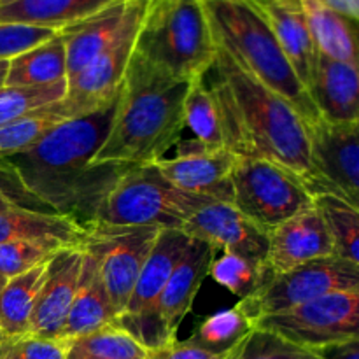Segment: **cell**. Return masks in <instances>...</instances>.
<instances>
[{"mask_svg": "<svg viewBox=\"0 0 359 359\" xmlns=\"http://www.w3.org/2000/svg\"><path fill=\"white\" fill-rule=\"evenodd\" d=\"M231 189V203L269 233L312 207L314 200L297 174L276 161L255 156H235Z\"/></svg>", "mask_w": 359, "mask_h": 359, "instance_id": "52a82bcc", "label": "cell"}, {"mask_svg": "<svg viewBox=\"0 0 359 359\" xmlns=\"http://www.w3.org/2000/svg\"><path fill=\"white\" fill-rule=\"evenodd\" d=\"M174 158L154 161L161 175L181 191L210 202H233L231 170L235 154L226 147L203 146L198 140L179 142Z\"/></svg>", "mask_w": 359, "mask_h": 359, "instance_id": "5bb4252c", "label": "cell"}, {"mask_svg": "<svg viewBox=\"0 0 359 359\" xmlns=\"http://www.w3.org/2000/svg\"><path fill=\"white\" fill-rule=\"evenodd\" d=\"M83 112L67 98L37 109L23 118L0 126V161H6L37 142L46 132Z\"/></svg>", "mask_w": 359, "mask_h": 359, "instance_id": "83f0119b", "label": "cell"}, {"mask_svg": "<svg viewBox=\"0 0 359 359\" xmlns=\"http://www.w3.org/2000/svg\"><path fill=\"white\" fill-rule=\"evenodd\" d=\"M133 53L172 76L205 77L217 42L202 0H149Z\"/></svg>", "mask_w": 359, "mask_h": 359, "instance_id": "5b68a950", "label": "cell"}, {"mask_svg": "<svg viewBox=\"0 0 359 359\" xmlns=\"http://www.w3.org/2000/svg\"><path fill=\"white\" fill-rule=\"evenodd\" d=\"M214 258L216 249L202 241L189 238L184 252L175 263L160 300L161 323L172 340L177 339L179 326L193 309L200 286L209 276Z\"/></svg>", "mask_w": 359, "mask_h": 359, "instance_id": "ffe728a7", "label": "cell"}, {"mask_svg": "<svg viewBox=\"0 0 359 359\" xmlns=\"http://www.w3.org/2000/svg\"><path fill=\"white\" fill-rule=\"evenodd\" d=\"M56 249L44 244L27 241H14L0 244V277L13 279L56 255Z\"/></svg>", "mask_w": 359, "mask_h": 359, "instance_id": "d590c367", "label": "cell"}, {"mask_svg": "<svg viewBox=\"0 0 359 359\" xmlns=\"http://www.w3.org/2000/svg\"><path fill=\"white\" fill-rule=\"evenodd\" d=\"M116 100L60 123L37 142L6 160L23 188L53 212L83 226L93 223L102 198L126 168L93 165L111 126Z\"/></svg>", "mask_w": 359, "mask_h": 359, "instance_id": "6da1fadb", "label": "cell"}, {"mask_svg": "<svg viewBox=\"0 0 359 359\" xmlns=\"http://www.w3.org/2000/svg\"><path fill=\"white\" fill-rule=\"evenodd\" d=\"M83 258L84 252L81 245L62 249L53 256L48 276L32 311L28 333L44 339L62 340L63 326L81 279Z\"/></svg>", "mask_w": 359, "mask_h": 359, "instance_id": "2e32d148", "label": "cell"}, {"mask_svg": "<svg viewBox=\"0 0 359 359\" xmlns=\"http://www.w3.org/2000/svg\"><path fill=\"white\" fill-rule=\"evenodd\" d=\"M309 93L325 121L359 123V74L354 63L319 53Z\"/></svg>", "mask_w": 359, "mask_h": 359, "instance_id": "44dd1931", "label": "cell"}, {"mask_svg": "<svg viewBox=\"0 0 359 359\" xmlns=\"http://www.w3.org/2000/svg\"><path fill=\"white\" fill-rule=\"evenodd\" d=\"M314 353L319 359H359V337L319 347Z\"/></svg>", "mask_w": 359, "mask_h": 359, "instance_id": "60d3db41", "label": "cell"}, {"mask_svg": "<svg viewBox=\"0 0 359 359\" xmlns=\"http://www.w3.org/2000/svg\"><path fill=\"white\" fill-rule=\"evenodd\" d=\"M60 32L18 23H0V62H9L21 53L42 44Z\"/></svg>", "mask_w": 359, "mask_h": 359, "instance_id": "74e56055", "label": "cell"}, {"mask_svg": "<svg viewBox=\"0 0 359 359\" xmlns=\"http://www.w3.org/2000/svg\"><path fill=\"white\" fill-rule=\"evenodd\" d=\"M149 0H135L128 21L118 37L67 84V100L83 114L102 107L118 97L130 60L135 49V39Z\"/></svg>", "mask_w": 359, "mask_h": 359, "instance_id": "4fadbf2b", "label": "cell"}, {"mask_svg": "<svg viewBox=\"0 0 359 359\" xmlns=\"http://www.w3.org/2000/svg\"><path fill=\"white\" fill-rule=\"evenodd\" d=\"M67 83V55L62 34L9 60L6 86H44Z\"/></svg>", "mask_w": 359, "mask_h": 359, "instance_id": "d4e9b609", "label": "cell"}, {"mask_svg": "<svg viewBox=\"0 0 359 359\" xmlns=\"http://www.w3.org/2000/svg\"><path fill=\"white\" fill-rule=\"evenodd\" d=\"M226 353H210V351L196 347L188 340L179 342L177 339L156 349L147 351L146 359H224Z\"/></svg>", "mask_w": 359, "mask_h": 359, "instance_id": "ab89813d", "label": "cell"}, {"mask_svg": "<svg viewBox=\"0 0 359 359\" xmlns=\"http://www.w3.org/2000/svg\"><path fill=\"white\" fill-rule=\"evenodd\" d=\"M118 0H0V23L62 32L74 27Z\"/></svg>", "mask_w": 359, "mask_h": 359, "instance_id": "603a6c76", "label": "cell"}, {"mask_svg": "<svg viewBox=\"0 0 359 359\" xmlns=\"http://www.w3.org/2000/svg\"><path fill=\"white\" fill-rule=\"evenodd\" d=\"M4 339V333H2V330H0V340Z\"/></svg>", "mask_w": 359, "mask_h": 359, "instance_id": "f6af8a7d", "label": "cell"}, {"mask_svg": "<svg viewBox=\"0 0 359 359\" xmlns=\"http://www.w3.org/2000/svg\"><path fill=\"white\" fill-rule=\"evenodd\" d=\"M209 203L214 202L172 186L154 163L142 165L119 175L95 210L91 224L181 230L196 210Z\"/></svg>", "mask_w": 359, "mask_h": 359, "instance_id": "8992f818", "label": "cell"}, {"mask_svg": "<svg viewBox=\"0 0 359 359\" xmlns=\"http://www.w3.org/2000/svg\"><path fill=\"white\" fill-rule=\"evenodd\" d=\"M255 326L305 349L359 337V291H337L304 305L263 316Z\"/></svg>", "mask_w": 359, "mask_h": 359, "instance_id": "8fae6325", "label": "cell"}, {"mask_svg": "<svg viewBox=\"0 0 359 359\" xmlns=\"http://www.w3.org/2000/svg\"><path fill=\"white\" fill-rule=\"evenodd\" d=\"M209 276L231 294L248 298L255 293L265 277V270L233 252H223L210 263Z\"/></svg>", "mask_w": 359, "mask_h": 359, "instance_id": "e575fe53", "label": "cell"}, {"mask_svg": "<svg viewBox=\"0 0 359 359\" xmlns=\"http://www.w3.org/2000/svg\"><path fill=\"white\" fill-rule=\"evenodd\" d=\"M184 126L191 130L195 139L203 146L224 147L219 107L205 84V77L189 81L184 98Z\"/></svg>", "mask_w": 359, "mask_h": 359, "instance_id": "4dcf8cb0", "label": "cell"}, {"mask_svg": "<svg viewBox=\"0 0 359 359\" xmlns=\"http://www.w3.org/2000/svg\"><path fill=\"white\" fill-rule=\"evenodd\" d=\"M202 6L217 46L249 76L290 102L307 125L318 121L319 112L309 90L262 14L245 0H202Z\"/></svg>", "mask_w": 359, "mask_h": 359, "instance_id": "277c9868", "label": "cell"}, {"mask_svg": "<svg viewBox=\"0 0 359 359\" xmlns=\"http://www.w3.org/2000/svg\"><path fill=\"white\" fill-rule=\"evenodd\" d=\"M189 238H196L216 251L233 252L265 270L269 231L252 223L233 203L214 202L196 210L184 224Z\"/></svg>", "mask_w": 359, "mask_h": 359, "instance_id": "9a60e30c", "label": "cell"}, {"mask_svg": "<svg viewBox=\"0 0 359 359\" xmlns=\"http://www.w3.org/2000/svg\"><path fill=\"white\" fill-rule=\"evenodd\" d=\"M67 97V83L0 88V126Z\"/></svg>", "mask_w": 359, "mask_h": 359, "instance_id": "836d02e7", "label": "cell"}, {"mask_svg": "<svg viewBox=\"0 0 359 359\" xmlns=\"http://www.w3.org/2000/svg\"><path fill=\"white\" fill-rule=\"evenodd\" d=\"M116 321L118 318H116L107 290L102 283L97 263L88 252H84L81 279L77 284L72 307L67 316L65 326H63L62 340L70 342V340L79 339V337L88 335V333Z\"/></svg>", "mask_w": 359, "mask_h": 359, "instance_id": "cb8c5ba5", "label": "cell"}, {"mask_svg": "<svg viewBox=\"0 0 359 359\" xmlns=\"http://www.w3.org/2000/svg\"><path fill=\"white\" fill-rule=\"evenodd\" d=\"M189 237L181 230H161L140 270L125 312L118 325L140 346L149 349L172 342L160 318V300L175 263L188 245Z\"/></svg>", "mask_w": 359, "mask_h": 359, "instance_id": "9c48e42d", "label": "cell"}, {"mask_svg": "<svg viewBox=\"0 0 359 359\" xmlns=\"http://www.w3.org/2000/svg\"><path fill=\"white\" fill-rule=\"evenodd\" d=\"M318 195H335L359 207V123L307 125Z\"/></svg>", "mask_w": 359, "mask_h": 359, "instance_id": "7c38bea8", "label": "cell"}, {"mask_svg": "<svg viewBox=\"0 0 359 359\" xmlns=\"http://www.w3.org/2000/svg\"><path fill=\"white\" fill-rule=\"evenodd\" d=\"M189 81L151 65L133 53L111 126L93 165L132 168L151 165L181 142Z\"/></svg>", "mask_w": 359, "mask_h": 359, "instance_id": "3957f363", "label": "cell"}, {"mask_svg": "<svg viewBox=\"0 0 359 359\" xmlns=\"http://www.w3.org/2000/svg\"><path fill=\"white\" fill-rule=\"evenodd\" d=\"M0 200L20 203V205L30 207V209L48 210L23 188L20 179L16 177L13 168H11L6 161H0Z\"/></svg>", "mask_w": 359, "mask_h": 359, "instance_id": "f35d334b", "label": "cell"}, {"mask_svg": "<svg viewBox=\"0 0 359 359\" xmlns=\"http://www.w3.org/2000/svg\"><path fill=\"white\" fill-rule=\"evenodd\" d=\"M245 2L251 4L269 23L294 74L309 90L319 51L309 30L302 0H245Z\"/></svg>", "mask_w": 359, "mask_h": 359, "instance_id": "d6986e66", "label": "cell"}, {"mask_svg": "<svg viewBox=\"0 0 359 359\" xmlns=\"http://www.w3.org/2000/svg\"><path fill=\"white\" fill-rule=\"evenodd\" d=\"M312 205L333 242L335 256L359 266V207L335 195H316Z\"/></svg>", "mask_w": 359, "mask_h": 359, "instance_id": "f1b7e54d", "label": "cell"}, {"mask_svg": "<svg viewBox=\"0 0 359 359\" xmlns=\"http://www.w3.org/2000/svg\"><path fill=\"white\" fill-rule=\"evenodd\" d=\"M135 0H118L95 16L62 30L67 55V84L83 72L112 41L128 21Z\"/></svg>", "mask_w": 359, "mask_h": 359, "instance_id": "7402d4cb", "label": "cell"}, {"mask_svg": "<svg viewBox=\"0 0 359 359\" xmlns=\"http://www.w3.org/2000/svg\"><path fill=\"white\" fill-rule=\"evenodd\" d=\"M49 262L51 259L21 276L7 279V283L0 290V330L4 337L28 333L32 311L48 276Z\"/></svg>", "mask_w": 359, "mask_h": 359, "instance_id": "4316f807", "label": "cell"}, {"mask_svg": "<svg viewBox=\"0 0 359 359\" xmlns=\"http://www.w3.org/2000/svg\"><path fill=\"white\" fill-rule=\"evenodd\" d=\"M326 9L356 23L359 18V0H318Z\"/></svg>", "mask_w": 359, "mask_h": 359, "instance_id": "b9f144b4", "label": "cell"}, {"mask_svg": "<svg viewBox=\"0 0 359 359\" xmlns=\"http://www.w3.org/2000/svg\"><path fill=\"white\" fill-rule=\"evenodd\" d=\"M6 283H7V280L4 279V277H0V290H2V287H4V284H6Z\"/></svg>", "mask_w": 359, "mask_h": 359, "instance_id": "ee69618b", "label": "cell"}, {"mask_svg": "<svg viewBox=\"0 0 359 359\" xmlns=\"http://www.w3.org/2000/svg\"><path fill=\"white\" fill-rule=\"evenodd\" d=\"M337 291H359V266L328 256L283 273H265L258 290L238 305L256 323Z\"/></svg>", "mask_w": 359, "mask_h": 359, "instance_id": "ba28073f", "label": "cell"}, {"mask_svg": "<svg viewBox=\"0 0 359 359\" xmlns=\"http://www.w3.org/2000/svg\"><path fill=\"white\" fill-rule=\"evenodd\" d=\"M69 344L44 339L34 333L4 337L0 340V359H67Z\"/></svg>", "mask_w": 359, "mask_h": 359, "instance_id": "8d00e7d4", "label": "cell"}, {"mask_svg": "<svg viewBox=\"0 0 359 359\" xmlns=\"http://www.w3.org/2000/svg\"><path fill=\"white\" fill-rule=\"evenodd\" d=\"M328 256H335L332 237L312 205L270 231L265 273H283Z\"/></svg>", "mask_w": 359, "mask_h": 359, "instance_id": "e0dca14e", "label": "cell"}, {"mask_svg": "<svg viewBox=\"0 0 359 359\" xmlns=\"http://www.w3.org/2000/svg\"><path fill=\"white\" fill-rule=\"evenodd\" d=\"M224 359H319L311 349L255 326L226 353Z\"/></svg>", "mask_w": 359, "mask_h": 359, "instance_id": "d6a6232c", "label": "cell"}, {"mask_svg": "<svg viewBox=\"0 0 359 359\" xmlns=\"http://www.w3.org/2000/svg\"><path fill=\"white\" fill-rule=\"evenodd\" d=\"M160 231L153 226H88L81 248L97 263L118 319L125 312L137 277Z\"/></svg>", "mask_w": 359, "mask_h": 359, "instance_id": "30bf717a", "label": "cell"}, {"mask_svg": "<svg viewBox=\"0 0 359 359\" xmlns=\"http://www.w3.org/2000/svg\"><path fill=\"white\" fill-rule=\"evenodd\" d=\"M86 230L70 216L0 200V244L27 241L62 251L81 245Z\"/></svg>", "mask_w": 359, "mask_h": 359, "instance_id": "ac0fdd59", "label": "cell"}, {"mask_svg": "<svg viewBox=\"0 0 359 359\" xmlns=\"http://www.w3.org/2000/svg\"><path fill=\"white\" fill-rule=\"evenodd\" d=\"M209 88L223 123L224 147L235 156L272 160L297 174L312 196L318 179L311 161L307 123L280 95L266 88L217 46Z\"/></svg>", "mask_w": 359, "mask_h": 359, "instance_id": "7a4b0ae2", "label": "cell"}, {"mask_svg": "<svg viewBox=\"0 0 359 359\" xmlns=\"http://www.w3.org/2000/svg\"><path fill=\"white\" fill-rule=\"evenodd\" d=\"M255 328V321L235 305L207 318L188 339L189 344L210 353H228L242 337Z\"/></svg>", "mask_w": 359, "mask_h": 359, "instance_id": "1f68e13d", "label": "cell"}, {"mask_svg": "<svg viewBox=\"0 0 359 359\" xmlns=\"http://www.w3.org/2000/svg\"><path fill=\"white\" fill-rule=\"evenodd\" d=\"M302 7L318 51L328 58L358 65L356 23L326 9L318 0H302Z\"/></svg>", "mask_w": 359, "mask_h": 359, "instance_id": "484cf974", "label": "cell"}, {"mask_svg": "<svg viewBox=\"0 0 359 359\" xmlns=\"http://www.w3.org/2000/svg\"><path fill=\"white\" fill-rule=\"evenodd\" d=\"M7 70H9V62H0V88L6 86Z\"/></svg>", "mask_w": 359, "mask_h": 359, "instance_id": "7bdbcfd3", "label": "cell"}, {"mask_svg": "<svg viewBox=\"0 0 359 359\" xmlns=\"http://www.w3.org/2000/svg\"><path fill=\"white\" fill-rule=\"evenodd\" d=\"M67 344V359H146L147 356L146 347L118 323L102 326Z\"/></svg>", "mask_w": 359, "mask_h": 359, "instance_id": "f546056e", "label": "cell"}]
</instances>
